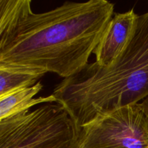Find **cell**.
<instances>
[{
    "label": "cell",
    "instance_id": "obj_1",
    "mask_svg": "<svg viewBox=\"0 0 148 148\" xmlns=\"http://www.w3.org/2000/svg\"><path fill=\"white\" fill-rule=\"evenodd\" d=\"M114 14L106 0L65 1L42 13L33 12L30 0H17L0 34V66L70 77L89 64Z\"/></svg>",
    "mask_w": 148,
    "mask_h": 148
},
{
    "label": "cell",
    "instance_id": "obj_2",
    "mask_svg": "<svg viewBox=\"0 0 148 148\" xmlns=\"http://www.w3.org/2000/svg\"><path fill=\"white\" fill-rule=\"evenodd\" d=\"M52 95L77 127L148 97V12L138 15L131 40L111 66L95 62L64 79Z\"/></svg>",
    "mask_w": 148,
    "mask_h": 148
},
{
    "label": "cell",
    "instance_id": "obj_3",
    "mask_svg": "<svg viewBox=\"0 0 148 148\" xmlns=\"http://www.w3.org/2000/svg\"><path fill=\"white\" fill-rule=\"evenodd\" d=\"M78 148H148V118L140 103L84 124Z\"/></svg>",
    "mask_w": 148,
    "mask_h": 148
},
{
    "label": "cell",
    "instance_id": "obj_4",
    "mask_svg": "<svg viewBox=\"0 0 148 148\" xmlns=\"http://www.w3.org/2000/svg\"><path fill=\"white\" fill-rule=\"evenodd\" d=\"M137 17L134 9L114 13L93 52L97 64L108 67L116 61L131 40Z\"/></svg>",
    "mask_w": 148,
    "mask_h": 148
},
{
    "label": "cell",
    "instance_id": "obj_5",
    "mask_svg": "<svg viewBox=\"0 0 148 148\" xmlns=\"http://www.w3.org/2000/svg\"><path fill=\"white\" fill-rule=\"evenodd\" d=\"M43 84L38 81L31 87L20 88L0 98V121L22 111L30 110L38 104L56 103L53 95L35 98L43 89Z\"/></svg>",
    "mask_w": 148,
    "mask_h": 148
},
{
    "label": "cell",
    "instance_id": "obj_6",
    "mask_svg": "<svg viewBox=\"0 0 148 148\" xmlns=\"http://www.w3.org/2000/svg\"><path fill=\"white\" fill-rule=\"evenodd\" d=\"M43 75L10 70L0 66V98L26 87L36 85Z\"/></svg>",
    "mask_w": 148,
    "mask_h": 148
},
{
    "label": "cell",
    "instance_id": "obj_7",
    "mask_svg": "<svg viewBox=\"0 0 148 148\" xmlns=\"http://www.w3.org/2000/svg\"><path fill=\"white\" fill-rule=\"evenodd\" d=\"M30 111V110H26V111H22L19 114L13 115L9 118L5 119L4 120L0 121V138L2 137L4 134L8 132L10 130L14 128V127L20 124L23 119L26 117V116L28 114Z\"/></svg>",
    "mask_w": 148,
    "mask_h": 148
},
{
    "label": "cell",
    "instance_id": "obj_8",
    "mask_svg": "<svg viewBox=\"0 0 148 148\" xmlns=\"http://www.w3.org/2000/svg\"><path fill=\"white\" fill-rule=\"evenodd\" d=\"M17 0H0V34L11 17Z\"/></svg>",
    "mask_w": 148,
    "mask_h": 148
},
{
    "label": "cell",
    "instance_id": "obj_9",
    "mask_svg": "<svg viewBox=\"0 0 148 148\" xmlns=\"http://www.w3.org/2000/svg\"><path fill=\"white\" fill-rule=\"evenodd\" d=\"M140 106H141L143 111H144L145 115L147 116V117L148 118V97L140 103Z\"/></svg>",
    "mask_w": 148,
    "mask_h": 148
}]
</instances>
